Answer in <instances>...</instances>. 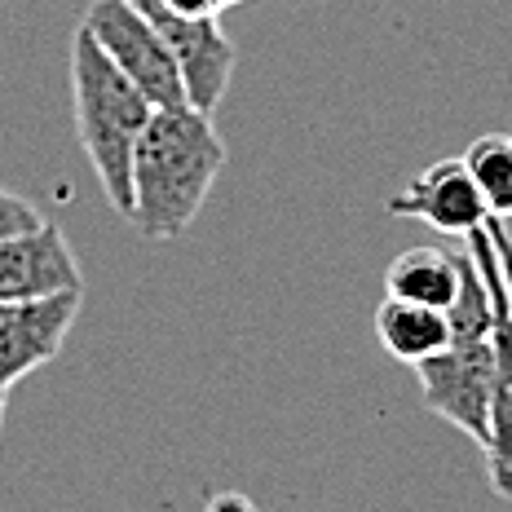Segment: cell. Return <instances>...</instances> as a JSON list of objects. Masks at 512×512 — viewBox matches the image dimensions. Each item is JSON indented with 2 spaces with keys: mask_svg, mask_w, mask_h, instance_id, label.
<instances>
[{
  "mask_svg": "<svg viewBox=\"0 0 512 512\" xmlns=\"http://www.w3.org/2000/svg\"><path fill=\"white\" fill-rule=\"evenodd\" d=\"M226 168V142L199 106H159L133 155V212L128 221L151 243H173L190 230Z\"/></svg>",
  "mask_w": 512,
  "mask_h": 512,
  "instance_id": "cell-1",
  "label": "cell"
},
{
  "mask_svg": "<svg viewBox=\"0 0 512 512\" xmlns=\"http://www.w3.org/2000/svg\"><path fill=\"white\" fill-rule=\"evenodd\" d=\"M71 106H76L80 146L89 155L106 204L128 217L133 212V155L155 106L84 27H76L71 36Z\"/></svg>",
  "mask_w": 512,
  "mask_h": 512,
  "instance_id": "cell-2",
  "label": "cell"
},
{
  "mask_svg": "<svg viewBox=\"0 0 512 512\" xmlns=\"http://www.w3.org/2000/svg\"><path fill=\"white\" fill-rule=\"evenodd\" d=\"M451 345L415 367L420 402L437 420L455 424L477 446L490 433V380H495V349H490V287L477 270L473 252H460V296L446 309Z\"/></svg>",
  "mask_w": 512,
  "mask_h": 512,
  "instance_id": "cell-3",
  "label": "cell"
},
{
  "mask_svg": "<svg viewBox=\"0 0 512 512\" xmlns=\"http://www.w3.org/2000/svg\"><path fill=\"white\" fill-rule=\"evenodd\" d=\"M80 27L102 45V53L124 71L151 106H186V80L173 58V49L159 40V31L137 14L128 0H93L84 9Z\"/></svg>",
  "mask_w": 512,
  "mask_h": 512,
  "instance_id": "cell-4",
  "label": "cell"
},
{
  "mask_svg": "<svg viewBox=\"0 0 512 512\" xmlns=\"http://www.w3.org/2000/svg\"><path fill=\"white\" fill-rule=\"evenodd\" d=\"M468 252H473L477 270L490 287V349H495V380H490V433L482 442L486 451V473H490V490L499 499H512V301H508V283L499 270L495 243L490 230H473L468 234Z\"/></svg>",
  "mask_w": 512,
  "mask_h": 512,
  "instance_id": "cell-5",
  "label": "cell"
},
{
  "mask_svg": "<svg viewBox=\"0 0 512 512\" xmlns=\"http://www.w3.org/2000/svg\"><path fill=\"white\" fill-rule=\"evenodd\" d=\"M137 14L146 18L159 40L173 49L177 67H181V80H186V102L199 106V111H217L221 98L230 89V76H234V53L230 36L221 31L217 18H186V14H173L164 0H128Z\"/></svg>",
  "mask_w": 512,
  "mask_h": 512,
  "instance_id": "cell-6",
  "label": "cell"
},
{
  "mask_svg": "<svg viewBox=\"0 0 512 512\" xmlns=\"http://www.w3.org/2000/svg\"><path fill=\"white\" fill-rule=\"evenodd\" d=\"M384 208H389V217L424 221V226H433L437 234H455V239H468V234L482 230L490 221L482 190L468 177L460 155L437 159L424 173H415Z\"/></svg>",
  "mask_w": 512,
  "mask_h": 512,
  "instance_id": "cell-7",
  "label": "cell"
},
{
  "mask_svg": "<svg viewBox=\"0 0 512 512\" xmlns=\"http://www.w3.org/2000/svg\"><path fill=\"white\" fill-rule=\"evenodd\" d=\"M58 292H84V279L67 234L53 221L0 239V301H45Z\"/></svg>",
  "mask_w": 512,
  "mask_h": 512,
  "instance_id": "cell-8",
  "label": "cell"
},
{
  "mask_svg": "<svg viewBox=\"0 0 512 512\" xmlns=\"http://www.w3.org/2000/svg\"><path fill=\"white\" fill-rule=\"evenodd\" d=\"M84 292H58L45 301H18L0 318V393L62 354L80 314Z\"/></svg>",
  "mask_w": 512,
  "mask_h": 512,
  "instance_id": "cell-9",
  "label": "cell"
},
{
  "mask_svg": "<svg viewBox=\"0 0 512 512\" xmlns=\"http://www.w3.org/2000/svg\"><path fill=\"white\" fill-rule=\"evenodd\" d=\"M376 340L389 358L420 367V362H429L433 354H442L451 345V318H446V309L384 296L376 305Z\"/></svg>",
  "mask_w": 512,
  "mask_h": 512,
  "instance_id": "cell-10",
  "label": "cell"
},
{
  "mask_svg": "<svg viewBox=\"0 0 512 512\" xmlns=\"http://www.w3.org/2000/svg\"><path fill=\"white\" fill-rule=\"evenodd\" d=\"M384 296L451 309L455 296H460V252L433 248V243L398 252L389 261V270H384Z\"/></svg>",
  "mask_w": 512,
  "mask_h": 512,
  "instance_id": "cell-11",
  "label": "cell"
},
{
  "mask_svg": "<svg viewBox=\"0 0 512 512\" xmlns=\"http://www.w3.org/2000/svg\"><path fill=\"white\" fill-rule=\"evenodd\" d=\"M460 159H464L468 177L477 181V190H482L490 217L508 221L512 217V137L486 133V137H477Z\"/></svg>",
  "mask_w": 512,
  "mask_h": 512,
  "instance_id": "cell-12",
  "label": "cell"
},
{
  "mask_svg": "<svg viewBox=\"0 0 512 512\" xmlns=\"http://www.w3.org/2000/svg\"><path fill=\"white\" fill-rule=\"evenodd\" d=\"M40 212L27 204V199H18L14 190L0 186V239H9V234H23V230H36L40 226Z\"/></svg>",
  "mask_w": 512,
  "mask_h": 512,
  "instance_id": "cell-13",
  "label": "cell"
},
{
  "mask_svg": "<svg viewBox=\"0 0 512 512\" xmlns=\"http://www.w3.org/2000/svg\"><path fill=\"white\" fill-rule=\"evenodd\" d=\"M486 230H490V243H495L499 270H504V283H508V301H512V239H508V230H504V221L499 217H490Z\"/></svg>",
  "mask_w": 512,
  "mask_h": 512,
  "instance_id": "cell-14",
  "label": "cell"
},
{
  "mask_svg": "<svg viewBox=\"0 0 512 512\" xmlns=\"http://www.w3.org/2000/svg\"><path fill=\"white\" fill-rule=\"evenodd\" d=\"M164 5L186 18H217L221 9H230V0H164Z\"/></svg>",
  "mask_w": 512,
  "mask_h": 512,
  "instance_id": "cell-15",
  "label": "cell"
},
{
  "mask_svg": "<svg viewBox=\"0 0 512 512\" xmlns=\"http://www.w3.org/2000/svg\"><path fill=\"white\" fill-rule=\"evenodd\" d=\"M5 309H9V305H5V301H0V318H5Z\"/></svg>",
  "mask_w": 512,
  "mask_h": 512,
  "instance_id": "cell-16",
  "label": "cell"
},
{
  "mask_svg": "<svg viewBox=\"0 0 512 512\" xmlns=\"http://www.w3.org/2000/svg\"><path fill=\"white\" fill-rule=\"evenodd\" d=\"M230 5H243V0H230Z\"/></svg>",
  "mask_w": 512,
  "mask_h": 512,
  "instance_id": "cell-17",
  "label": "cell"
},
{
  "mask_svg": "<svg viewBox=\"0 0 512 512\" xmlns=\"http://www.w3.org/2000/svg\"><path fill=\"white\" fill-rule=\"evenodd\" d=\"M0 424H5V411H0Z\"/></svg>",
  "mask_w": 512,
  "mask_h": 512,
  "instance_id": "cell-18",
  "label": "cell"
}]
</instances>
